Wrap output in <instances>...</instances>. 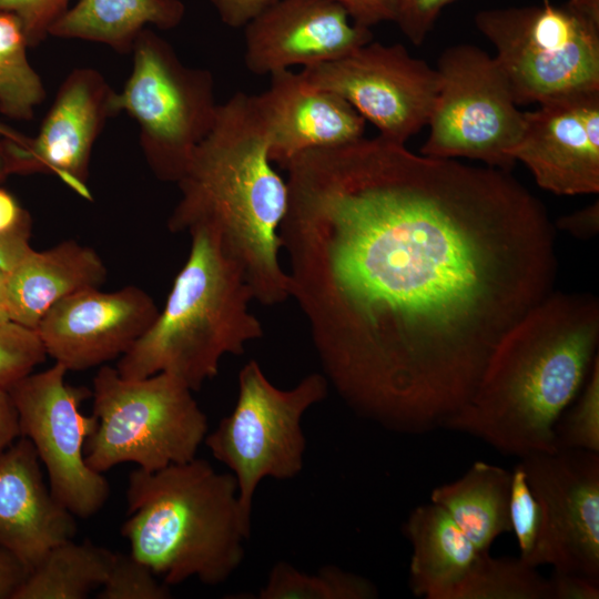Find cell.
<instances>
[{
    "mask_svg": "<svg viewBox=\"0 0 599 599\" xmlns=\"http://www.w3.org/2000/svg\"><path fill=\"white\" fill-rule=\"evenodd\" d=\"M29 237L30 225L0 234V271L11 272L32 250Z\"/></svg>",
    "mask_w": 599,
    "mask_h": 599,
    "instance_id": "cell-37",
    "label": "cell"
},
{
    "mask_svg": "<svg viewBox=\"0 0 599 599\" xmlns=\"http://www.w3.org/2000/svg\"><path fill=\"white\" fill-rule=\"evenodd\" d=\"M511 471L485 461L474 463L455 481L432 490L430 501L443 507L478 551L511 532L509 497Z\"/></svg>",
    "mask_w": 599,
    "mask_h": 599,
    "instance_id": "cell-23",
    "label": "cell"
},
{
    "mask_svg": "<svg viewBox=\"0 0 599 599\" xmlns=\"http://www.w3.org/2000/svg\"><path fill=\"white\" fill-rule=\"evenodd\" d=\"M29 47L19 20L0 12V111L29 121L45 98L41 77L28 60Z\"/></svg>",
    "mask_w": 599,
    "mask_h": 599,
    "instance_id": "cell-25",
    "label": "cell"
},
{
    "mask_svg": "<svg viewBox=\"0 0 599 599\" xmlns=\"http://www.w3.org/2000/svg\"><path fill=\"white\" fill-rule=\"evenodd\" d=\"M68 369L54 363L30 373L7 389L18 413L20 435L34 446L53 497L73 516L88 518L105 504L110 486L85 463L87 439L97 427L80 407L92 395L65 382Z\"/></svg>",
    "mask_w": 599,
    "mask_h": 599,
    "instance_id": "cell-11",
    "label": "cell"
},
{
    "mask_svg": "<svg viewBox=\"0 0 599 599\" xmlns=\"http://www.w3.org/2000/svg\"><path fill=\"white\" fill-rule=\"evenodd\" d=\"M159 308L141 287H99L70 294L41 318L35 332L47 356L69 370L121 357L152 326Z\"/></svg>",
    "mask_w": 599,
    "mask_h": 599,
    "instance_id": "cell-14",
    "label": "cell"
},
{
    "mask_svg": "<svg viewBox=\"0 0 599 599\" xmlns=\"http://www.w3.org/2000/svg\"><path fill=\"white\" fill-rule=\"evenodd\" d=\"M376 586L367 578L335 566L305 573L285 561L276 562L258 599H373Z\"/></svg>",
    "mask_w": 599,
    "mask_h": 599,
    "instance_id": "cell-27",
    "label": "cell"
},
{
    "mask_svg": "<svg viewBox=\"0 0 599 599\" xmlns=\"http://www.w3.org/2000/svg\"><path fill=\"white\" fill-rule=\"evenodd\" d=\"M73 0H0V12L13 14L20 22L29 47L44 41L54 22Z\"/></svg>",
    "mask_w": 599,
    "mask_h": 599,
    "instance_id": "cell-32",
    "label": "cell"
},
{
    "mask_svg": "<svg viewBox=\"0 0 599 599\" xmlns=\"http://www.w3.org/2000/svg\"><path fill=\"white\" fill-rule=\"evenodd\" d=\"M189 234V257L163 309L116 364L122 377L164 372L199 390L224 355H242L245 344L263 336L248 311L254 294L240 264L213 232L196 227Z\"/></svg>",
    "mask_w": 599,
    "mask_h": 599,
    "instance_id": "cell-5",
    "label": "cell"
},
{
    "mask_svg": "<svg viewBox=\"0 0 599 599\" xmlns=\"http://www.w3.org/2000/svg\"><path fill=\"white\" fill-rule=\"evenodd\" d=\"M541 509V528L527 564L599 580V453L559 449L520 458Z\"/></svg>",
    "mask_w": 599,
    "mask_h": 599,
    "instance_id": "cell-13",
    "label": "cell"
},
{
    "mask_svg": "<svg viewBox=\"0 0 599 599\" xmlns=\"http://www.w3.org/2000/svg\"><path fill=\"white\" fill-rule=\"evenodd\" d=\"M0 136L4 139L12 140L14 142H18L20 144H26L29 140L28 136L21 134L20 132L16 131L10 125L3 123L0 121Z\"/></svg>",
    "mask_w": 599,
    "mask_h": 599,
    "instance_id": "cell-43",
    "label": "cell"
},
{
    "mask_svg": "<svg viewBox=\"0 0 599 599\" xmlns=\"http://www.w3.org/2000/svg\"><path fill=\"white\" fill-rule=\"evenodd\" d=\"M125 495L121 534L131 554L169 587L192 577L217 586L241 565L251 530L241 518L232 473H217L196 457L154 471L136 468Z\"/></svg>",
    "mask_w": 599,
    "mask_h": 599,
    "instance_id": "cell-4",
    "label": "cell"
},
{
    "mask_svg": "<svg viewBox=\"0 0 599 599\" xmlns=\"http://www.w3.org/2000/svg\"><path fill=\"white\" fill-rule=\"evenodd\" d=\"M455 1L457 0H396L394 22L413 44L420 45L440 11Z\"/></svg>",
    "mask_w": 599,
    "mask_h": 599,
    "instance_id": "cell-33",
    "label": "cell"
},
{
    "mask_svg": "<svg viewBox=\"0 0 599 599\" xmlns=\"http://www.w3.org/2000/svg\"><path fill=\"white\" fill-rule=\"evenodd\" d=\"M327 389L328 380L318 373L305 376L291 389H281L256 361L240 370L233 410L204 440L213 457L235 477L241 518L247 529L260 481L266 477L292 479L302 471L306 447L302 418L326 397Z\"/></svg>",
    "mask_w": 599,
    "mask_h": 599,
    "instance_id": "cell-9",
    "label": "cell"
},
{
    "mask_svg": "<svg viewBox=\"0 0 599 599\" xmlns=\"http://www.w3.org/2000/svg\"><path fill=\"white\" fill-rule=\"evenodd\" d=\"M413 552L409 585L426 599H454L469 572L478 550L440 506H417L403 526Z\"/></svg>",
    "mask_w": 599,
    "mask_h": 599,
    "instance_id": "cell-21",
    "label": "cell"
},
{
    "mask_svg": "<svg viewBox=\"0 0 599 599\" xmlns=\"http://www.w3.org/2000/svg\"><path fill=\"white\" fill-rule=\"evenodd\" d=\"M115 552L89 540L52 547L29 572L13 599H83L101 588Z\"/></svg>",
    "mask_w": 599,
    "mask_h": 599,
    "instance_id": "cell-24",
    "label": "cell"
},
{
    "mask_svg": "<svg viewBox=\"0 0 599 599\" xmlns=\"http://www.w3.org/2000/svg\"><path fill=\"white\" fill-rule=\"evenodd\" d=\"M18 413L7 388L0 386V451L20 437Z\"/></svg>",
    "mask_w": 599,
    "mask_h": 599,
    "instance_id": "cell-40",
    "label": "cell"
},
{
    "mask_svg": "<svg viewBox=\"0 0 599 599\" xmlns=\"http://www.w3.org/2000/svg\"><path fill=\"white\" fill-rule=\"evenodd\" d=\"M438 93L420 154L466 158L510 171L524 112L495 58L471 44L447 48L438 59Z\"/></svg>",
    "mask_w": 599,
    "mask_h": 599,
    "instance_id": "cell-10",
    "label": "cell"
},
{
    "mask_svg": "<svg viewBox=\"0 0 599 599\" xmlns=\"http://www.w3.org/2000/svg\"><path fill=\"white\" fill-rule=\"evenodd\" d=\"M256 99L266 125L268 158L282 169L306 151L364 136V118L336 93L312 84L301 71L273 72L268 88Z\"/></svg>",
    "mask_w": 599,
    "mask_h": 599,
    "instance_id": "cell-18",
    "label": "cell"
},
{
    "mask_svg": "<svg viewBox=\"0 0 599 599\" xmlns=\"http://www.w3.org/2000/svg\"><path fill=\"white\" fill-rule=\"evenodd\" d=\"M176 184L181 196L169 230L213 232L242 267L255 300L266 305L287 300L290 278L278 261V229L288 189L268 158L256 94L237 91L219 104L212 130Z\"/></svg>",
    "mask_w": 599,
    "mask_h": 599,
    "instance_id": "cell-3",
    "label": "cell"
},
{
    "mask_svg": "<svg viewBox=\"0 0 599 599\" xmlns=\"http://www.w3.org/2000/svg\"><path fill=\"white\" fill-rule=\"evenodd\" d=\"M315 87L336 93L382 138L405 144L427 125L439 89V77L400 44L370 41L335 61L305 67Z\"/></svg>",
    "mask_w": 599,
    "mask_h": 599,
    "instance_id": "cell-12",
    "label": "cell"
},
{
    "mask_svg": "<svg viewBox=\"0 0 599 599\" xmlns=\"http://www.w3.org/2000/svg\"><path fill=\"white\" fill-rule=\"evenodd\" d=\"M332 0H277L244 28V63L256 75L341 59L373 40Z\"/></svg>",
    "mask_w": 599,
    "mask_h": 599,
    "instance_id": "cell-16",
    "label": "cell"
},
{
    "mask_svg": "<svg viewBox=\"0 0 599 599\" xmlns=\"http://www.w3.org/2000/svg\"><path fill=\"white\" fill-rule=\"evenodd\" d=\"M91 396L98 424L84 457L97 473L123 463L146 471L186 463L206 437V415L190 387L169 373L130 379L103 365Z\"/></svg>",
    "mask_w": 599,
    "mask_h": 599,
    "instance_id": "cell-6",
    "label": "cell"
},
{
    "mask_svg": "<svg viewBox=\"0 0 599 599\" xmlns=\"http://www.w3.org/2000/svg\"><path fill=\"white\" fill-rule=\"evenodd\" d=\"M7 278H8V273L0 271V307L3 308L6 313H7Z\"/></svg>",
    "mask_w": 599,
    "mask_h": 599,
    "instance_id": "cell-44",
    "label": "cell"
},
{
    "mask_svg": "<svg viewBox=\"0 0 599 599\" xmlns=\"http://www.w3.org/2000/svg\"><path fill=\"white\" fill-rule=\"evenodd\" d=\"M509 519L511 531L520 549L519 558L527 562L539 537L541 509L528 485L520 463L511 471Z\"/></svg>",
    "mask_w": 599,
    "mask_h": 599,
    "instance_id": "cell-31",
    "label": "cell"
},
{
    "mask_svg": "<svg viewBox=\"0 0 599 599\" xmlns=\"http://www.w3.org/2000/svg\"><path fill=\"white\" fill-rule=\"evenodd\" d=\"M32 443L20 436L0 451V547L29 570L77 532L74 516L45 485Z\"/></svg>",
    "mask_w": 599,
    "mask_h": 599,
    "instance_id": "cell-19",
    "label": "cell"
},
{
    "mask_svg": "<svg viewBox=\"0 0 599 599\" xmlns=\"http://www.w3.org/2000/svg\"><path fill=\"white\" fill-rule=\"evenodd\" d=\"M115 90L97 69H73L61 82L34 138L20 144L24 174L49 173L85 200L93 145L109 118L116 115Z\"/></svg>",
    "mask_w": 599,
    "mask_h": 599,
    "instance_id": "cell-17",
    "label": "cell"
},
{
    "mask_svg": "<svg viewBox=\"0 0 599 599\" xmlns=\"http://www.w3.org/2000/svg\"><path fill=\"white\" fill-rule=\"evenodd\" d=\"M221 21L241 28L277 0H209Z\"/></svg>",
    "mask_w": 599,
    "mask_h": 599,
    "instance_id": "cell-36",
    "label": "cell"
},
{
    "mask_svg": "<svg viewBox=\"0 0 599 599\" xmlns=\"http://www.w3.org/2000/svg\"><path fill=\"white\" fill-rule=\"evenodd\" d=\"M592 1H599V0H592Z\"/></svg>",
    "mask_w": 599,
    "mask_h": 599,
    "instance_id": "cell-46",
    "label": "cell"
},
{
    "mask_svg": "<svg viewBox=\"0 0 599 599\" xmlns=\"http://www.w3.org/2000/svg\"><path fill=\"white\" fill-rule=\"evenodd\" d=\"M47 357L35 329L12 321L0 323V386L8 388Z\"/></svg>",
    "mask_w": 599,
    "mask_h": 599,
    "instance_id": "cell-30",
    "label": "cell"
},
{
    "mask_svg": "<svg viewBox=\"0 0 599 599\" xmlns=\"http://www.w3.org/2000/svg\"><path fill=\"white\" fill-rule=\"evenodd\" d=\"M152 569L130 555L115 554L108 576L98 592L99 599H166V583L154 577Z\"/></svg>",
    "mask_w": 599,
    "mask_h": 599,
    "instance_id": "cell-29",
    "label": "cell"
},
{
    "mask_svg": "<svg viewBox=\"0 0 599 599\" xmlns=\"http://www.w3.org/2000/svg\"><path fill=\"white\" fill-rule=\"evenodd\" d=\"M132 70L115 91V113L138 124L139 142L152 173L176 183L195 148L212 130L219 104L210 70L185 65L174 48L144 29L132 48Z\"/></svg>",
    "mask_w": 599,
    "mask_h": 599,
    "instance_id": "cell-8",
    "label": "cell"
},
{
    "mask_svg": "<svg viewBox=\"0 0 599 599\" xmlns=\"http://www.w3.org/2000/svg\"><path fill=\"white\" fill-rule=\"evenodd\" d=\"M30 225L28 213L17 200L0 187V234L9 233Z\"/></svg>",
    "mask_w": 599,
    "mask_h": 599,
    "instance_id": "cell-41",
    "label": "cell"
},
{
    "mask_svg": "<svg viewBox=\"0 0 599 599\" xmlns=\"http://www.w3.org/2000/svg\"><path fill=\"white\" fill-rule=\"evenodd\" d=\"M278 229L324 376L388 429L444 427L552 291L555 231L509 171L377 135L294 158Z\"/></svg>",
    "mask_w": 599,
    "mask_h": 599,
    "instance_id": "cell-1",
    "label": "cell"
},
{
    "mask_svg": "<svg viewBox=\"0 0 599 599\" xmlns=\"http://www.w3.org/2000/svg\"><path fill=\"white\" fill-rule=\"evenodd\" d=\"M454 599H551L549 578L520 558L479 551Z\"/></svg>",
    "mask_w": 599,
    "mask_h": 599,
    "instance_id": "cell-26",
    "label": "cell"
},
{
    "mask_svg": "<svg viewBox=\"0 0 599 599\" xmlns=\"http://www.w3.org/2000/svg\"><path fill=\"white\" fill-rule=\"evenodd\" d=\"M184 16L181 0H77L54 22L49 35L95 42L128 53L149 26L171 30Z\"/></svg>",
    "mask_w": 599,
    "mask_h": 599,
    "instance_id": "cell-22",
    "label": "cell"
},
{
    "mask_svg": "<svg viewBox=\"0 0 599 599\" xmlns=\"http://www.w3.org/2000/svg\"><path fill=\"white\" fill-rule=\"evenodd\" d=\"M18 142L0 138V182L11 174H24Z\"/></svg>",
    "mask_w": 599,
    "mask_h": 599,
    "instance_id": "cell-42",
    "label": "cell"
},
{
    "mask_svg": "<svg viewBox=\"0 0 599 599\" xmlns=\"http://www.w3.org/2000/svg\"><path fill=\"white\" fill-rule=\"evenodd\" d=\"M557 225L578 238L595 236L599 230V202L560 217Z\"/></svg>",
    "mask_w": 599,
    "mask_h": 599,
    "instance_id": "cell-38",
    "label": "cell"
},
{
    "mask_svg": "<svg viewBox=\"0 0 599 599\" xmlns=\"http://www.w3.org/2000/svg\"><path fill=\"white\" fill-rule=\"evenodd\" d=\"M28 575L29 570L16 556L0 547V599H13Z\"/></svg>",
    "mask_w": 599,
    "mask_h": 599,
    "instance_id": "cell-39",
    "label": "cell"
},
{
    "mask_svg": "<svg viewBox=\"0 0 599 599\" xmlns=\"http://www.w3.org/2000/svg\"><path fill=\"white\" fill-rule=\"evenodd\" d=\"M599 302L551 292L499 342L468 402L443 428L519 458L557 451L555 427L598 356Z\"/></svg>",
    "mask_w": 599,
    "mask_h": 599,
    "instance_id": "cell-2",
    "label": "cell"
},
{
    "mask_svg": "<svg viewBox=\"0 0 599 599\" xmlns=\"http://www.w3.org/2000/svg\"><path fill=\"white\" fill-rule=\"evenodd\" d=\"M353 19V23L369 28L384 21H395L396 0H332Z\"/></svg>",
    "mask_w": 599,
    "mask_h": 599,
    "instance_id": "cell-34",
    "label": "cell"
},
{
    "mask_svg": "<svg viewBox=\"0 0 599 599\" xmlns=\"http://www.w3.org/2000/svg\"><path fill=\"white\" fill-rule=\"evenodd\" d=\"M581 396L555 427L557 449L599 453V356L586 379Z\"/></svg>",
    "mask_w": 599,
    "mask_h": 599,
    "instance_id": "cell-28",
    "label": "cell"
},
{
    "mask_svg": "<svg viewBox=\"0 0 599 599\" xmlns=\"http://www.w3.org/2000/svg\"><path fill=\"white\" fill-rule=\"evenodd\" d=\"M551 599H598L599 580L576 572L554 570Z\"/></svg>",
    "mask_w": 599,
    "mask_h": 599,
    "instance_id": "cell-35",
    "label": "cell"
},
{
    "mask_svg": "<svg viewBox=\"0 0 599 599\" xmlns=\"http://www.w3.org/2000/svg\"><path fill=\"white\" fill-rule=\"evenodd\" d=\"M106 274L100 255L74 240L41 252L32 248L8 273V316L14 323L35 329L55 303L75 292L99 287Z\"/></svg>",
    "mask_w": 599,
    "mask_h": 599,
    "instance_id": "cell-20",
    "label": "cell"
},
{
    "mask_svg": "<svg viewBox=\"0 0 599 599\" xmlns=\"http://www.w3.org/2000/svg\"><path fill=\"white\" fill-rule=\"evenodd\" d=\"M8 321H10L8 314L6 313L3 308L0 307V323H4Z\"/></svg>",
    "mask_w": 599,
    "mask_h": 599,
    "instance_id": "cell-45",
    "label": "cell"
},
{
    "mask_svg": "<svg viewBox=\"0 0 599 599\" xmlns=\"http://www.w3.org/2000/svg\"><path fill=\"white\" fill-rule=\"evenodd\" d=\"M517 105L599 90V13L572 0L479 11Z\"/></svg>",
    "mask_w": 599,
    "mask_h": 599,
    "instance_id": "cell-7",
    "label": "cell"
},
{
    "mask_svg": "<svg viewBox=\"0 0 599 599\" xmlns=\"http://www.w3.org/2000/svg\"><path fill=\"white\" fill-rule=\"evenodd\" d=\"M524 120L511 158L541 189L557 195L599 192V90L547 101L525 111Z\"/></svg>",
    "mask_w": 599,
    "mask_h": 599,
    "instance_id": "cell-15",
    "label": "cell"
}]
</instances>
